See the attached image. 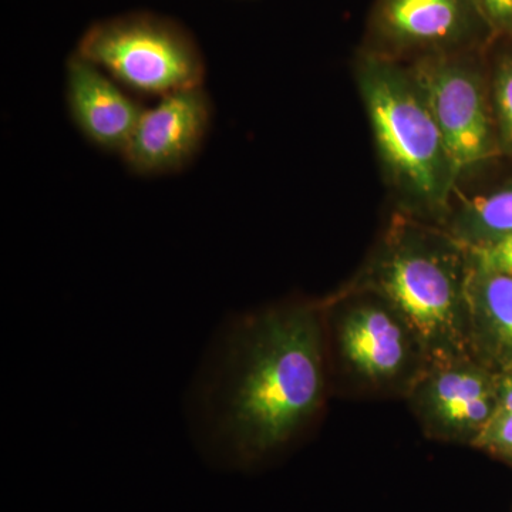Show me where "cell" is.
<instances>
[{
  "label": "cell",
  "instance_id": "1",
  "mask_svg": "<svg viewBox=\"0 0 512 512\" xmlns=\"http://www.w3.org/2000/svg\"><path fill=\"white\" fill-rule=\"evenodd\" d=\"M329 380L320 302L295 299L229 316L188 387L191 439L214 466H262L312 429Z\"/></svg>",
  "mask_w": 512,
  "mask_h": 512
},
{
  "label": "cell",
  "instance_id": "2",
  "mask_svg": "<svg viewBox=\"0 0 512 512\" xmlns=\"http://www.w3.org/2000/svg\"><path fill=\"white\" fill-rule=\"evenodd\" d=\"M468 275L463 242L402 224L394 225L352 288L392 303L419 336L430 363L446 362L471 356Z\"/></svg>",
  "mask_w": 512,
  "mask_h": 512
},
{
  "label": "cell",
  "instance_id": "3",
  "mask_svg": "<svg viewBox=\"0 0 512 512\" xmlns=\"http://www.w3.org/2000/svg\"><path fill=\"white\" fill-rule=\"evenodd\" d=\"M320 308L329 370L360 389L407 396L429 367L417 333L379 293L346 289Z\"/></svg>",
  "mask_w": 512,
  "mask_h": 512
},
{
  "label": "cell",
  "instance_id": "4",
  "mask_svg": "<svg viewBox=\"0 0 512 512\" xmlns=\"http://www.w3.org/2000/svg\"><path fill=\"white\" fill-rule=\"evenodd\" d=\"M359 76L383 160L417 198L443 205L456 175L440 128L412 74L370 55L360 64Z\"/></svg>",
  "mask_w": 512,
  "mask_h": 512
},
{
  "label": "cell",
  "instance_id": "5",
  "mask_svg": "<svg viewBox=\"0 0 512 512\" xmlns=\"http://www.w3.org/2000/svg\"><path fill=\"white\" fill-rule=\"evenodd\" d=\"M76 53L134 96L158 100L201 87L205 79L204 57L190 33L150 13L94 23Z\"/></svg>",
  "mask_w": 512,
  "mask_h": 512
},
{
  "label": "cell",
  "instance_id": "6",
  "mask_svg": "<svg viewBox=\"0 0 512 512\" xmlns=\"http://www.w3.org/2000/svg\"><path fill=\"white\" fill-rule=\"evenodd\" d=\"M431 439L470 444L498 410V373L473 356L430 363L407 393Z\"/></svg>",
  "mask_w": 512,
  "mask_h": 512
},
{
  "label": "cell",
  "instance_id": "7",
  "mask_svg": "<svg viewBox=\"0 0 512 512\" xmlns=\"http://www.w3.org/2000/svg\"><path fill=\"white\" fill-rule=\"evenodd\" d=\"M440 128L454 175L497 153L493 121L481 80L448 57L421 60L410 72Z\"/></svg>",
  "mask_w": 512,
  "mask_h": 512
},
{
  "label": "cell",
  "instance_id": "8",
  "mask_svg": "<svg viewBox=\"0 0 512 512\" xmlns=\"http://www.w3.org/2000/svg\"><path fill=\"white\" fill-rule=\"evenodd\" d=\"M211 119V100L202 86L161 97L141 113L121 158L134 174L178 173L200 153Z\"/></svg>",
  "mask_w": 512,
  "mask_h": 512
},
{
  "label": "cell",
  "instance_id": "9",
  "mask_svg": "<svg viewBox=\"0 0 512 512\" xmlns=\"http://www.w3.org/2000/svg\"><path fill=\"white\" fill-rule=\"evenodd\" d=\"M64 94L80 134L94 147L121 156L146 106L76 52L67 59Z\"/></svg>",
  "mask_w": 512,
  "mask_h": 512
},
{
  "label": "cell",
  "instance_id": "10",
  "mask_svg": "<svg viewBox=\"0 0 512 512\" xmlns=\"http://www.w3.org/2000/svg\"><path fill=\"white\" fill-rule=\"evenodd\" d=\"M478 25L473 0H382L375 16L377 33L402 47L453 45Z\"/></svg>",
  "mask_w": 512,
  "mask_h": 512
},
{
  "label": "cell",
  "instance_id": "11",
  "mask_svg": "<svg viewBox=\"0 0 512 512\" xmlns=\"http://www.w3.org/2000/svg\"><path fill=\"white\" fill-rule=\"evenodd\" d=\"M467 298L471 356L500 375L512 367V276L470 265Z\"/></svg>",
  "mask_w": 512,
  "mask_h": 512
},
{
  "label": "cell",
  "instance_id": "12",
  "mask_svg": "<svg viewBox=\"0 0 512 512\" xmlns=\"http://www.w3.org/2000/svg\"><path fill=\"white\" fill-rule=\"evenodd\" d=\"M450 234L464 245L512 235V184L468 201Z\"/></svg>",
  "mask_w": 512,
  "mask_h": 512
},
{
  "label": "cell",
  "instance_id": "13",
  "mask_svg": "<svg viewBox=\"0 0 512 512\" xmlns=\"http://www.w3.org/2000/svg\"><path fill=\"white\" fill-rule=\"evenodd\" d=\"M494 109L501 144L512 153V57L501 60L495 72Z\"/></svg>",
  "mask_w": 512,
  "mask_h": 512
},
{
  "label": "cell",
  "instance_id": "14",
  "mask_svg": "<svg viewBox=\"0 0 512 512\" xmlns=\"http://www.w3.org/2000/svg\"><path fill=\"white\" fill-rule=\"evenodd\" d=\"M466 247L473 268L491 274L512 276V235Z\"/></svg>",
  "mask_w": 512,
  "mask_h": 512
},
{
  "label": "cell",
  "instance_id": "15",
  "mask_svg": "<svg viewBox=\"0 0 512 512\" xmlns=\"http://www.w3.org/2000/svg\"><path fill=\"white\" fill-rule=\"evenodd\" d=\"M473 447L512 467V413H495L474 441Z\"/></svg>",
  "mask_w": 512,
  "mask_h": 512
},
{
  "label": "cell",
  "instance_id": "16",
  "mask_svg": "<svg viewBox=\"0 0 512 512\" xmlns=\"http://www.w3.org/2000/svg\"><path fill=\"white\" fill-rule=\"evenodd\" d=\"M488 32L512 37V0H473Z\"/></svg>",
  "mask_w": 512,
  "mask_h": 512
},
{
  "label": "cell",
  "instance_id": "17",
  "mask_svg": "<svg viewBox=\"0 0 512 512\" xmlns=\"http://www.w3.org/2000/svg\"><path fill=\"white\" fill-rule=\"evenodd\" d=\"M512 413V367L498 375V410Z\"/></svg>",
  "mask_w": 512,
  "mask_h": 512
}]
</instances>
